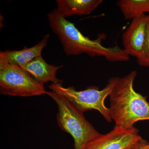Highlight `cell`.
Segmentation results:
<instances>
[{
  "label": "cell",
  "mask_w": 149,
  "mask_h": 149,
  "mask_svg": "<svg viewBox=\"0 0 149 149\" xmlns=\"http://www.w3.org/2000/svg\"><path fill=\"white\" fill-rule=\"evenodd\" d=\"M47 18L51 29L58 37L67 55L86 54L90 56H103L110 62H127L130 59L125 51L117 45L109 47L103 45L104 34L99 35L96 40H91L62 16L56 9L48 14Z\"/></svg>",
  "instance_id": "cell-1"
},
{
  "label": "cell",
  "mask_w": 149,
  "mask_h": 149,
  "mask_svg": "<svg viewBox=\"0 0 149 149\" xmlns=\"http://www.w3.org/2000/svg\"><path fill=\"white\" fill-rule=\"evenodd\" d=\"M137 74L134 70L124 77H118L110 95L109 109L115 126L127 129L134 127L140 120H149V103L133 87Z\"/></svg>",
  "instance_id": "cell-2"
},
{
  "label": "cell",
  "mask_w": 149,
  "mask_h": 149,
  "mask_svg": "<svg viewBox=\"0 0 149 149\" xmlns=\"http://www.w3.org/2000/svg\"><path fill=\"white\" fill-rule=\"evenodd\" d=\"M46 94L56 104L58 124L61 130L72 136L74 149H83L86 144L100 135L83 113L66 98L52 91H47Z\"/></svg>",
  "instance_id": "cell-3"
},
{
  "label": "cell",
  "mask_w": 149,
  "mask_h": 149,
  "mask_svg": "<svg viewBox=\"0 0 149 149\" xmlns=\"http://www.w3.org/2000/svg\"><path fill=\"white\" fill-rule=\"evenodd\" d=\"M118 79V77L111 78L106 87L101 90L95 86H91L83 91H77L72 86L65 88L62 83H52L49 88L51 91L66 98L83 113L96 110L107 122H111L112 120L109 109L106 106L105 100L111 93Z\"/></svg>",
  "instance_id": "cell-4"
},
{
  "label": "cell",
  "mask_w": 149,
  "mask_h": 149,
  "mask_svg": "<svg viewBox=\"0 0 149 149\" xmlns=\"http://www.w3.org/2000/svg\"><path fill=\"white\" fill-rule=\"evenodd\" d=\"M44 84L20 67L10 64L0 56V93L2 95L22 97L46 94Z\"/></svg>",
  "instance_id": "cell-5"
},
{
  "label": "cell",
  "mask_w": 149,
  "mask_h": 149,
  "mask_svg": "<svg viewBox=\"0 0 149 149\" xmlns=\"http://www.w3.org/2000/svg\"><path fill=\"white\" fill-rule=\"evenodd\" d=\"M142 139L134 126L127 129L114 126L108 133L100 134L89 142L83 149H130Z\"/></svg>",
  "instance_id": "cell-6"
},
{
  "label": "cell",
  "mask_w": 149,
  "mask_h": 149,
  "mask_svg": "<svg viewBox=\"0 0 149 149\" xmlns=\"http://www.w3.org/2000/svg\"><path fill=\"white\" fill-rule=\"evenodd\" d=\"M148 15L132 19L131 23L122 35L123 49L129 56L136 58L141 56L146 37Z\"/></svg>",
  "instance_id": "cell-7"
},
{
  "label": "cell",
  "mask_w": 149,
  "mask_h": 149,
  "mask_svg": "<svg viewBox=\"0 0 149 149\" xmlns=\"http://www.w3.org/2000/svg\"><path fill=\"white\" fill-rule=\"evenodd\" d=\"M63 67V65L55 66L48 64L41 56L20 67L33 76L38 82L44 84L50 82L55 84L62 83V80L57 77L56 73Z\"/></svg>",
  "instance_id": "cell-8"
},
{
  "label": "cell",
  "mask_w": 149,
  "mask_h": 149,
  "mask_svg": "<svg viewBox=\"0 0 149 149\" xmlns=\"http://www.w3.org/2000/svg\"><path fill=\"white\" fill-rule=\"evenodd\" d=\"M49 37V35L47 34L40 42L31 47H25L20 50L1 51L0 56L4 58L10 64L22 66L42 56Z\"/></svg>",
  "instance_id": "cell-9"
},
{
  "label": "cell",
  "mask_w": 149,
  "mask_h": 149,
  "mask_svg": "<svg viewBox=\"0 0 149 149\" xmlns=\"http://www.w3.org/2000/svg\"><path fill=\"white\" fill-rule=\"evenodd\" d=\"M57 10L65 17L90 14L103 2L102 0H56Z\"/></svg>",
  "instance_id": "cell-10"
},
{
  "label": "cell",
  "mask_w": 149,
  "mask_h": 149,
  "mask_svg": "<svg viewBox=\"0 0 149 149\" xmlns=\"http://www.w3.org/2000/svg\"><path fill=\"white\" fill-rule=\"evenodd\" d=\"M117 5L125 19L132 20L149 13V0H119Z\"/></svg>",
  "instance_id": "cell-11"
},
{
  "label": "cell",
  "mask_w": 149,
  "mask_h": 149,
  "mask_svg": "<svg viewBox=\"0 0 149 149\" xmlns=\"http://www.w3.org/2000/svg\"><path fill=\"white\" fill-rule=\"evenodd\" d=\"M137 59L139 65L149 67V14L148 15L146 37L141 56Z\"/></svg>",
  "instance_id": "cell-12"
},
{
  "label": "cell",
  "mask_w": 149,
  "mask_h": 149,
  "mask_svg": "<svg viewBox=\"0 0 149 149\" xmlns=\"http://www.w3.org/2000/svg\"><path fill=\"white\" fill-rule=\"evenodd\" d=\"M130 149H149V142L142 139L134 144Z\"/></svg>",
  "instance_id": "cell-13"
}]
</instances>
